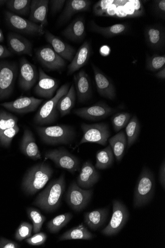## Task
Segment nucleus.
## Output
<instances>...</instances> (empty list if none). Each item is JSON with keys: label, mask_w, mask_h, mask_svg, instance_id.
Here are the masks:
<instances>
[{"label": "nucleus", "mask_w": 165, "mask_h": 248, "mask_svg": "<svg viewBox=\"0 0 165 248\" xmlns=\"http://www.w3.org/2000/svg\"><path fill=\"white\" fill-rule=\"evenodd\" d=\"M65 189V174L53 180L35 199L33 204L46 213L57 210Z\"/></svg>", "instance_id": "f257e3e1"}, {"label": "nucleus", "mask_w": 165, "mask_h": 248, "mask_svg": "<svg viewBox=\"0 0 165 248\" xmlns=\"http://www.w3.org/2000/svg\"><path fill=\"white\" fill-rule=\"evenodd\" d=\"M53 173V169L48 163L42 162L34 165L23 176V190L28 195L36 194L48 183Z\"/></svg>", "instance_id": "f03ea898"}, {"label": "nucleus", "mask_w": 165, "mask_h": 248, "mask_svg": "<svg viewBox=\"0 0 165 248\" xmlns=\"http://www.w3.org/2000/svg\"><path fill=\"white\" fill-rule=\"evenodd\" d=\"M41 140L46 145H72L76 137L74 127L60 124L50 126L35 127Z\"/></svg>", "instance_id": "7ed1b4c3"}, {"label": "nucleus", "mask_w": 165, "mask_h": 248, "mask_svg": "<svg viewBox=\"0 0 165 248\" xmlns=\"http://www.w3.org/2000/svg\"><path fill=\"white\" fill-rule=\"evenodd\" d=\"M156 182L155 175L148 167H144L139 175L134 191L133 206L135 209L149 204L154 197Z\"/></svg>", "instance_id": "20e7f679"}, {"label": "nucleus", "mask_w": 165, "mask_h": 248, "mask_svg": "<svg viewBox=\"0 0 165 248\" xmlns=\"http://www.w3.org/2000/svg\"><path fill=\"white\" fill-rule=\"evenodd\" d=\"M69 87V83L62 85L58 90L56 95L41 106L33 119L35 124L43 126L53 124L57 121L59 112L57 109L58 102L67 94Z\"/></svg>", "instance_id": "39448f33"}, {"label": "nucleus", "mask_w": 165, "mask_h": 248, "mask_svg": "<svg viewBox=\"0 0 165 248\" xmlns=\"http://www.w3.org/2000/svg\"><path fill=\"white\" fill-rule=\"evenodd\" d=\"M45 157V159L52 161L57 167L65 170L73 174L80 170L79 159L65 148L60 147L46 151Z\"/></svg>", "instance_id": "423d86ee"}, {"label": "nucleus", "mask_w": 165, "mask_h": 248, "mask_svg": "<svg viewBox=\"0 0 165 248\" xmlns=\"http://www.w3.org/2000/svg\"><path fill=\"white\" fill-rule=\"evenodd\" d=\"M17 73L15 62H0V101L8 99L13 93Z\"/></svg>", "instance_id": "0eeeda50"}, {"label": "nucleus", "mask_w": 165, "mask_h": 248, "mask_svg": "<svg viewBox=\"0 0 165 248\" xmlns=\"http://www.w3.org/2000/svg\"><path fill=\"white\" fill-rule=\"evenodd\" d=\"M113 214L107 226L101 233L106 236H112L119 233L124 228L129 218L127 207L119 200L113 201Z\"/></svg>", "instance_id": "6e6552de"}, {"label": "nucleus", "mask_w": 165, "mask_h": 248, "mask_svg": "<svg viewBox=\"0 0 165 248\" xmlns=\"http://www.w3.org/2000/svg\"><path fill=\"white\" fill-rule=\"evenodd\" d=\"M83 136L77 147L86 143H96L105 146L110 137L108 125L105 123L89 124L82 123L81 125Z\"/></svg>", "instance_id": "1a4fd4ad"}, {"label": "nucleus", "mask_w": 165, "mask_h": 248, "mask_svg": "<svg viewBox=\"0 0 165 248\" xmlns=\"http://www.w3.org/2000/svg\"><path fill=\"white\" fill-rule=\"evenodd\" d=\"M5 18L8 27L12 30L22 34L30 35H43L45 34L44 27L33 23L20 16L10 11H5Z\"/></svg>", "instance_id": "9d476101"}, {"label": "nucleus", "mask_w": 165, "mask_h": 248, "mask_svg": "<svg viewBox=\"0 0 165 248\" xmlns=\"http://www.w3.org/2000/svg\"><path fill=\"white\" fill-rule=\"evenodd\" d=\"M92 194V189H83L77 185L76 182H74L68 187L65 200L70 208L78 212L88 206Z\"/></svg>", "instance_id": "9b49d317"}, {"label": "nucleus", "mask_w": 165, "mask_h": 248, "mask_svg": "<svg viewBox=\"0 0 165 248\" xmlns=\"http://www.w3.org/2000/svg\"><path fill=\"white\" fill-rule=\"evenodd\" d=\"M115 108L110 107L105 103L101 102L91 106L74 110V114L77 116L92 121L105 119L117 111Z\"/></svg>", "instance_id": "f8f14e48"}, {"label": "nucleus", "mask_w": 165, "mask_h": 248, "mask_svg": "<svg viewBox=\"0 0 165 248\" xmlns=\"http://www.w3.org/2000/svg\"><path fill=\"white\" fill-rule=\"evenodd\" d=\"M36 55L41 64L49 71H60L66 65L64 60L50 46L39 48L36 52Z\"/></svg>", "instance_id": "ddd939ff"}, {"label": "nucleus", "mask_w": 165, "mask_h": 248, "mask_svg": "<svg viewBox=\"0 0 165 248\" xmlns=\"http://www.w3.org/2000/svg\"><path fill=\"white\" fill-rule=\"evenodd\" d=\"M39 73L36 67L27 59L23 58L20 61L18 85L21 90L28 92L38 81Z\"/></svg>", "instance_id": "4468645a"}, {"label": "nucleus", "mask_w": 165, "mask_h": 248, "mask_svg": "<svg viewBox=\"0 0 165 248\" xmlns=\"http://www.w3.org/2000/svg\"><path fill=\"white\" fill-rule=\"evenodd\" d=\"M43 101V99L24 96L12 102L1 104L0 106L15 113L26 114L36 110Z\"/></svg>", "instance_id": "2eb2a0df"}, {"label": "nucleus", "mask_w": 165, "mask_h": 248, "mask_svg": "<svg viewBox=\"0 0 165 248\" xmlns=\"http://www.w3.org/2000/svg\"><path fill=\"white\" fill-rule=\"evenodd\" d=\"M38 73V82L34 88V93L40 98L51 99L58 88V81L47 75L41 68L39 69Z\"/></svg>", "instance_id": "dca6fc26"}, {"label": "nucleus", "mask_w": 165, "mask_h": 248, "mask_svg": "<svg viewBox=\"0 0 165 248\" xmlns=\"http://www.w3.org/2000/svg\"><path fill=\"white\" fill-rule=\"evenodd\" d=\"M117 2L118 6L115 17L133 18L144 15L143 3L139 0H117Z\"/></svg>", "instance_id": "f3484780"}, {"label": "nucleus", "mask_w": 165, "mask_h": 248, "mask_svg": "<svg viewBox=\"0 0 165 248\" xmlns=\"http://www.w3.org/2000/svg\"><path fill=\"white\" fill-rule=\"evenodd\" d=\"M100 174L90 161H86L82 165L76 183L82 189H90L98 182Z\"/></svg>", "instance_id": "a211bd4d"}, {"label": "nucleus", "mask_w": 165, "mask_h": 248, "mask_svg": "<svg viewBox=\"0 0 165 248\" xmlns=\"http://www.w3.org/2000/svg\"><path fill=\"white\" fill-rule=\"evenodd\" d=\"M92 69L99 94L104 98L114 100L116 93L112 81L95 64H92Z\"/></svg>", "instance_id": "6ab92c4d"}, {"label": "nucleus", "mask_w": 165, "mask_h": 248, "mask_svg": "<svg viewBox=\"0 0 165 248\" xmlns=\"http://www.w3.org/2000/svg\"><path fill=\"white\" fill-rule=\"evenodd\" d=\"M7 43L12 53L32 56V45L30 41L20 34L9 32L7 35Z\"/></svg>", "instance_id": "aec40b11"}, {"label": "nucleus", "mask_w": 165, "mask_h": 248, "mask_svg": "<svg viewBox=\"0 0 165 248\" xmlns=\"http://www.w3.org/2000/svg\"><path fill=\"white\" fill-rule=\"evenodd\" d=\"M65 8L58 20V25L66 23L75 15L82 12L88 11L91 4L89 0H68Z\"/></svg>", "instance_id": "412c9836"}, {"label": "nucleus", "mask_w": 165, "mask_h": 248, "mask_svg": "<svg viewBox=\"0 0 165 248\" xmlns=\"http://www.w3.org/2000/svg\"><path fill=\"white\" fill-rule=\"evenodd\" d=\"M76 96L79 103L88 101L92 94L91 84L88 75L81 70L74 76Z\"/></svg>", "instance_id": "4be33fe9"}, {"label": "nucleus", "mask_w": 165, "mask_h": 248, "mask_svg": "<svg viewBox=\"0 0 165 248\" xmlns=\"http://www.w3.org/2000/svg\"><path fill=\"white\" fill-rule=\"evenodd\" d=\"M45 33L46 41L51 45L53 50L63 59L72 62L75 54V49L50 31H46Z\"/></svg>", "instance_id": "5701e85b"}, {"label": "nucleus", "mask_w": 165, "mask_h": 248, "mask_svg": "<svg viewBox=\"0 0 165 248\" xmlns=\"http://www.w3.org/2000/svg\"><path fill=\"white\" fill-rule=\"evenodd\" d=\"M20 149L23 154L34 161L42 158L41 152L36 143L34 135L28 128H26L23 132Z\"/></svg>", "instance_id": "b1692460"}, {"label": "nucleus", "mask_w": 165, "mask_h": 248, "mask_svg": "<svg viewBox=\"0 0 165 248\" xmlns=\"http://www.w3.org/2000/svg\"><path fill=\"white\" fill-rule=\"evenodd\" d=\"M48 0H32L31 1L30 20L35 24H40L45 27L48 25L47 14L49 9Z\"/></svg>", "instance_id": "393cba45"}, {"label": "nucleus", "mask_w": 165, "mask_h": 248, "mask_svg": "<svg viewBox=\"0 0 165 248\" xmlns=\"http://www.w3.org/2000/svg\"><path fill=\"white\" fill-rule=\"evenodd\" d=\"M145 36L148 46L153 50H160L164 46L165 31L159 25H151L146 27Z\"/></svg>", "instance_id": "a878e982"}, {"label": "nucleus", "mask_w": 165, "mask_h": 248, "mask_svg": "<svg viewBox=\"0 0 165 248\" xmlns=\"http://www.w3.org/2000/svg\"><path fill=\"white\" fill-rule=\"evenodd\" d=\"M91 52L90 43L88 41L84 42L68 65L67 75H72L85 66L88 62Z\"/></svg>", "instance_id": "bb28decb"}, {"label": "nucleus", "mask_w": 165, "mask_h": 248, "mask_svg": "<svg viewBox=\"0 0 165 248\" xmlns=\"http://www.w3.org/2000/svg\"><path fill=\"white\" fill-rule=\"evenodd\" d=\"M62 34L67 39L74 42H80L86 36L85 21L83 17L75 19L62 32Z\"/></svg>", "instance_id": "cd10ccee"}, {"label": "nucleus", "mask_w": 165, "mask_h": 248, "mask_svg": "<svg viewBox=\"0 0 165 248\" xmlns=\"http://www.w3.org/2000/svg\"><path fill=\"white\" fill-rule=\"evenodd\" d=\"M109 213L107 208H100L84 215V222L90 230L96 231L106 222Z\"/></svg>", "instance_id": "c85d7f7f"}, {"label": "nucleus", "mask_w": 165, "mask_h": 248, "mask_svg": "<svg viewBox=\"0 0 165 248\" xmlns=\"http://www.w3.org/2000/svg\"><path fill=\"white\" fill-rule=\"evenodd\" d=\"M117 162H120L123 158L127 146L125 132L121 131L108 140Z\"/></svg>", "instance_id": "c756f323"}, {"label": "nucleus", "mask_w": 165, "mask_h": 248, "mask_svg": "<svg viewBox=\"0 0 165 248\" xmlns=\"http://www.w3.org/2000/svg\"><path fill=\"white\" fill-rule=\"evenodd\" d=\"M90 27L92 31L101 34L106 38L124 34L129 30V27L127 24H118L108 27H102L93 20L90 21Z\"/></svg>", "instance_id": "7c9ffc66"}, {"label": "nucleus", "mask_w": 165, "mask_h": 248, "mask_svg": "<svg viewBox=\"0 0 165 248\" xmlns=\"http://www.w3.org/2000/svg\"><path fill=\"white\" fill-rule=\"evenodd\" d=\"M76 97L75 86L72 84L67 94L62 96L58 102L57 109L61 117L70 114L75 105Z\"/></svg>", "instance_id": "2f4dec72"}, {"label": "nucleus", "mask_w": 165, "mask_h": 248, "mask_svg": "<svg viewBox=\"0 0 165 248\" xmlns=\"http://www.w3.org/2000/svg\"><path fill=\"white\" fill-rule=\"evenodd\" d=\"M93 238V235L83 224L66 232L59 237L60 241L70 240H90Z\"/></svg>", "instance_id": "473e14b6"}, {"label": "nucleus", "mask_w": 165, "mask_h": 248, "mask_svg": "<svg viewBox=\"0 0 165 248\" xmlns=\"http://www.w3.org/2000/svg\"><path fill=\"white\" fill-rule=\"evenodd\" d=\"M114 161V156L110 145L98 151L96 155V169L103 170L111 167Z\"/></svg>", "instance_id": "72a5a7b5"}, {"label": "nucleus", "mask_w": 165, "mask_h": 248, "mask_svg": "<svg viewBox=\"0 0 165 248\" xmlns=\"http://www.w3.org/2000/svg\"><path fill=\"white\" fill-rule=\"evenodd\" d=\"M125 134L127 140V148L129 149L137 141L140 132V124L137 117L134 115L126 126Z\"/></svg>", "instance_id": "f704fd0d"}, {"label": "nucleus", "mask_w": 165, "mask_h": 248, "mask_svg": "<svg viewBox=\"0 0 165 248\" xmlns=\"http://www.w3.org/2000/svg\"><path fill=\"white\" fill-rule=\"evenodd\" d=\"M6 4L10 12L19 16L30 14V0H8Z\"/></svg>", "instance_id": "c9c22d12"}, {"label": "nucleus", "mask_w": 165, "mask_h": 248, "mask_svg": "<svg viewBox=\"0 0 165 248\" xmlns=\"http://www.w3.org/2000/svg\"><path fill=\"white\" fill-rule=\"evenodd\" d=\"M73 217V214L71 213L59 215L47 223L46 228L51 233H57L72 219Z\"/></svg>", "instance_id": "e433bc0d"}, {"label": "nucleus", "mask_w": 165, "mask_h": 248, "mask_svg": "<svg viewBox=\"0 0 165 248\" xmlns=\"http://www.w3.org/2000/svg\"><path fill=\"white\" fill-rule=\"evenodd\" d=\"M131 118L128 112H117L111 119L114 131L118 133L126 127Z\"/></svg>", "instance_id": "4c0bfd02"}, {"label": "nucleus", "mask_w": 165, "mask_h": 248, "mask_svg": "<svg viewBox=\"0 0 165 248\" xmlns=\"http://www.w3.org/2000/svg\"><path fill=\"white\" fill-rule=\"evenodd\" d=\"M27 212L29 217L32 221L34 233H39L46 219L45 217L38 209L32 207L28 208Z\"/></svg>", "instance_id": "58836bf2"}, {"label": "nucleus", "mask_w": 165, "mask_h": 248, "mask_svg": "<svg viewBox=\"0 0 165 248\" xmlns=\"http://www.w3.org/2000/svg\"><path fill=\"white\" fill-rule=\"evenodd\" d=\"M18 119L5 110H0V132L17 125Z\"/></svg>", "instance_id": "ea45409f"}, {"label": "nucleus", "mask_w": 165, "mask_h": 248, "mask_svg": "<svg viewBox=\"0 0 165 248\" xmlns=\"http://www.w3.org/2000/svg\"><path fill=\"white\" fill-rule=\"evenodd\" d=\"M165 67V56L154 55L147 58L146 69L151 72L159 71Z\"/></svg>", "instance_id": "a19ab883"}, {"label": "nucleus", "mask_w": 165, "mask_h": 248, "mask_svg": "<svg viewBox=\"0 0 165 248\" xmlns=\"http://www.w3.org/2000/svg\"><path fill=\"white\" fill-rule=\"evenodd\" d=\"M19 131V127L16 125L0 132V144L6 148L9 147L13 139Z\"/></svg>", "instance_id": "79ce46f5"}, {"label": "nucleus", "mask_w": 165, "mask_h": 248, "mask_svg": "<svg viewBox=\"0 0 165 248\" xmlns=\"http://www.w3.org/2000/svg\"><path fill=\"white\" fill-rule=\"evenodd\" d=\"M33 229V225L29 222H22L16 231L15 239L20 242L31 236Z\"/></svg>", "instance_id": "37998d69"}, {"label": "nucleus", "mask_w": 165, "mask_h": 248, "mask_svg": "<svg viewBox=\"0 0 165 248\" xmlns=\"http://www.w3.org/2000/svg\"><path fill=\"white\" fill-rule=\"evenodd\" d=\"M114 0H100L93 7V13L97 16H103Z\"/></svg>", "instance_id": "c03bdc74"}, {"label": "nucleus", "mask_w": 165, "mask_h": 248, "mask_svg": "<svg viewBox=\"0 0 165 248\" xmlns=\"http://www.w3.org/2000/svg\"><path fill=\"white\" fill-rule=\"evenodd\" d=\"M47 239V235L43 232L36 233L34 235L26 239V241L31 246L43 245Z\"/></svg>", "instance_id": "a18cd8bd"}, {"label": "nucleus", "mask_w": 165, "mask_h": 248, "mask_svg": "<svg viewBox=\"0 0 165 248\" xmlns=\"http://www.w3.org/2000/svg\"><path fill=\"white\" fill-rule=\"evenodd\" d=\"M154 10L155 13L161 18L165 17V0H156L154 1Z\"/></svg>", "instance_id": "49530a36"}, {"label": "nucleus", "mask_w": 165, "mask_h": 248, "mask_svg": "<svg viewBox=\"0 0 165 248\" xmlns=\"http://www.w3.org/2000/svg\"><path fill=\"white\" fill-rule=\"evenodd\" d=\"M65 2V0H51V1H49L52 13L56 14L61 11Z\"/></svg>", "instance_id": "de8ad7c7"}, {"label": "nucleus", "mask_w": 165, "mask_h": 248, "mask_svg": "<svg viewBox=\"0 0 165 248\" xmlns=\"http://www.w3.org/2000/svg\"><path fill=\"white\" fill-rule=\"evenodd\" d=\"M20 246L15 242L5 238H0V248H19Z\"/></svg>", "instance_id": "09e8293b"}, {"label": "nucleus", "mask_w": 165, "mask_h": 248, "mask_svg": "<svg viewBox=\"0 0 165 248\" xmlns=\"http://www.w3.org/2000/svg\"><path fill=\"white\" fill-rule=\"evenodd\" d=\"M159 182L163 189H165V161L163 160L161 163L159 170Z\"/></svg>", "instance_id": "8fccbe9b"}, {"label": "nucleus", "mask_w": 165, "mask_h": 248, "mask_svg": "<svg viewBox=\"0 0 165 248\" xmlns=\"http://www.w3.org/2000/svg\"><path fill=\"white\" fill-rule=\"evenodd\" d=\"M117 6V0H114L113 3L108 8L103 16L114 17Z\"/></svg>", "instance_id": "3c124183"}, {"label": "nucleus", "mask_w": 165, "mask_h": 248, "mask_svg": "<svg viewBox=\"0 0 165 248\" xmlns=\"http://www.w3.org/2000/svg\"><path fill=\"white\" fill-rule=\"evenodd\" d=\"M13 53L5 46L0 44V59L10 57Z\"/></svg>", "instance_id": "603ef678"}, {"label": "nucleus", "mask_w": 165, "mask_h": 248, "mask_svg": "<svg viewBox=\"0 0 165 248\" xmlns=\"http://www.w3.org/2000/svg\"><path fill=\"white\" fill-rule=\"evenodd\" d=\"M155 77L161 79H165V67H164L162 69L159 71L158 72H157L155 74Z\"/></svg>", "instance_id": "864d4df0"}, {"label": "nucleus", "mask_w": 165, "mask_h": 248, "mask_svg": "<svg viewBox=\"0 0 165 248\" xmlns=\"http://www.w3.org/2000/svg\"><path fill=\"white\" fill-rule=\"evenodd\" d=\"M4 40V36L1 29H0V43L3 42Z\"/></svg>", "instance_id": "5fc2aeb1"}, {"label": "nucleus", "mask_w": 165, "mask_h": 248, "mask_svg": "<svg viewBox=\"0 0 165 248\" xmlns=\"http://www.w3.org/2000/svg\"><path fill=\"white\" fill-rule=\"evenodd\" d=\"M7 2L6 0H0V7L3 6Z\"/></svg>", "instance_id": "6e6d98bb"}]
</instances>
